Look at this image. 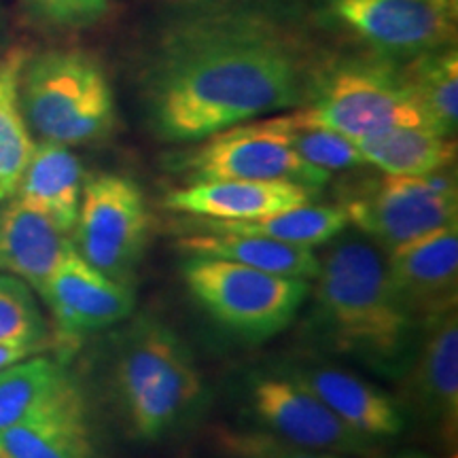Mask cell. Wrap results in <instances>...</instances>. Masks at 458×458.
<instances>
[{"instance_id": "1", "label": "cell", "mask_w": 458, "mask_h": 458, "mask_svg": "<svg viewBox=\"0 0 458 458\" xmlns=\"http://www.w3.org/2000/svg\"><path fill=\"white\" fill-rule=\"evenodd\" d=\"M329 60L312 28L278 0H179L142 45V117L159 140L199 142L303 106Z\"/></svg>"}, {"instance_id": "2", "label": "cell", "mask_w": 458, "mask_h": 458, "mask_svg": "<svg viewBox=\"0 0 458 458\" xmlns=\"http://www.w3.org/2000/svg\"><path fill=\"white\" fill-rule=\"evenodd\" d=\"M334 240L318 257L310 329L327 351L401 380L425 327L394 295L380 246L360 233Z\"/></svg>"}, {"instance_id": "3", "label": "cell", "mask_w": 458, "mask_h": 458, "mask_svg": "<svg viewBox=\"0 0 458 458\" xmlns=\"http://www.w3.org/2000/svg\"><path fill=\"white\" fill-rule=\"evenodd\" d=\"M114 386L142 439L164 437L204 394L191 351L156 317H139L119 335Z\"/></svg>"}, {"instance_id": "4", "label": "cell", "mask_w": 458, "mask_h": 458, "mask_svg": "<svg viewBox=\"0 0 458 458\" xmlns=\"http://www.w3.org/2000/svg\"><path fill=\"white\" fill-rule=\"evenodd\" d=\"M20 102L30 134L57 145L102 140L117 123L105 66L83 49H47L26 57Z\"/></svg>"}, {"instance_id": "5", "label": "cell", "mask_w": 458, "mask_h": 458, "mask_svg": "<svg viewBox=\"0 0 458 458\" xmlns=\"http://www.w3.org/2000/svg\"><path fill=\"white\" fill-rule=\"evenodd\" d=\"M295 114L354 142L391 128L427 125L403 62L369 54L331 57Z\"/></svg>"}, {"instance_id": "6", "label": "cell", "mask_w": 458, "mask_h": 458, "mask_svg": "<svg viewBox=\"0 0 458 458\" xmlns=\"http://www.w3.org/2000/svg\"><path fill=\"white\" fill-rule=\"evenodd\" d=\"M182 280L216 325L246 342L270 340L284 331L312 293L308 280L202 255H187Z\"/></svg>"}, {"instance_id": "7", "label": "cell", "mask_w": 458, "mask_h": 458, "mask_svg": "<svg viewBox=\"0 0 458 458\" xmlns=\"http://www.w3.org/2000/svg\"><path fill=\"white\" fill-rule=\"evenodd\" d=\"M317 21L365 54L410 62L452 47L458 0H318Z\"/></svg>"}, {"instance_id": "8", "label": "cell", "mask_w": 458, "mask_h": 458, "mask_svg": "<svg viewBox=\"0 0 458 458\" xmlns=\"http://www.w3.org/2000/svg\"><path fill=\"white\" fill-rule=\"evenodd\" d=\"M176 156V170L193 181H289L318 191L331 174L297 156L284 114L246 122L199 140Z\"/></svg>"}, {"instance_id": "9", "label": "cell", "mask_w": 458, "mask_h": 458, "mask_svg": "<svg viewBox=\"0 0 458 458\" xmlns=\"http://www.w3.org/2000/svg\"><path fill=\"white\" fill-rule=\"evenodd\" d=\"M148 229L151 215L142 189L128 176L96 174L83 182L72 244L91 267L130 286Z\"/></svg>"}, {"instance_id": "10", "label": "cell", "mask_w": 458, "mask_h": 458, "mask_svg": "<svg viewBox=\"0 0 458 458\" xmlns=\"http://www.w3.org/2000/svg\"><path fill=\"white\" fill-rule=\"evenodd\" d=\"M344 208L363 236L391 250L458 221L456 176L450 168L425 176L386 174Z\"/></svg>"}, {"instance_id": "11", "label": "cell", "mask_w": 458, "mask_h": 458, "mask_svg": "<svg viewBox=\"0 0 458 458\" xmlns=\"http://www.w3.org/2000/svg\"><path fill=\"white\" fill-rule=\"evenodd\" d=\"M249 399L267 431L284 442L342 456H374V439L342 422L323 401L284 374L250 377Z\"/></svg>"}, {"instance_id": "12", "label": "cell", "mask_w": 458, "mask_h": 458, "mask_svg": "<svg viewBox=\"0 0 458 458\" xmlns=\"http://www.w3.org/2000/svg\"><path fill=\"white\" fill-rule=\"evenodd\" d=\"M385 259L394 295L420 327L456 310L458 221L394 246Z\"/></svg>"}, {"instance_id": "13", "label": "cell", "mask_w": 458, "mask_h": 458, "mask_svg": "<svg viewBox=\"0 0 458 458\" xmlns=\"http://www.w3.org/2000/svg\"><path fill=\"white\" fill-rule=\"evenodd\" d=\"M41 297L68 337L113 327L130 317L136 303L131 286L105 276L74 249L47 278Z\"/></svg>"}, {"instance_id": "14", "label": "cell", "mask_w": 458, "mask_h": 458, "mask_svg": "<svg viewBox=\"0 0 458 458\" xmlns=\"http://www.w3.org/2000/svg\"><path fill=\"white\" fill-rule=\"evenodd\" d=\"M283 374L323 401L342 422L374 442L394 437L405 428V414L399 401L352 371L320 360H306L289 365Z\"/></svg>"}, {"instance_id": "15", "label": "cell", "mask_w": 458, "mask_h": 458, "mask_svg": "<svg viewBox=\"0 0 458 458\" xmlns=\"http://www.w3.org/2000/svg\"><path fill=\"white\" fill-rule=\"evenodd\" d=\"M405 399L418 414L456 431L458 420V314L452 310L425 325L414 359L401 376Z\"/></svg>"}, {"instance_id": "16", "label": "cell", "mask_w": 458, "mask_h": 458, "mask_svg": "<svg viewBox=\"0 0 458 458\" xmlns=\"http://www.w3.org/2000/svg\"><path fill=\"white\" fill-rule=\"evenodd\" d=\"M314 189L289 181H193L165 196V206L215 221H255L297 208Z\"/></svg>"}, {"instance_id": "17", "label": "cell", "mask_w": 458, "mask_h": 458, "mask_svg": "<svg viewBox=\"0 0 458 458\" xmlns=\"http://www.w3.org/2000/svg\"><path fill=\"white\" fill-rule=\"evenodd\" d=\"M74 249L72 236L17 198L0 208V272L24 280L38 291Z\"/></svg>"}, {"instance_id": "18", "label": "cell", "mask_w": 458, "mask_h": 458, "mask_svg": "<svg viewBox=\"0 0 458 458\" xmlns=\"http://www.w3.org/2000/svg\"><path fill=\"white\" fill-rule=\"evenodd\" d=\"M83 193V165L66 145L41 140L21 174L15 196L72 236Z\"/></svg>"}, {"instance_id": "19", "label": "cell", "mask_w": 458, "mask_h": 458, "mask_svg": "<svg viewBox=\"0 0 458 458\" xmlns=\"http://www.w3.org/2000/svg\"><path fill=\"white\" fill-rule=\"evenodd\" d=\"M81 399L72 376L55 359L34 354L0 369V428L21 425Z\"/></svg>"}, {"instance_id": "20", "label": "cell", "mask_w": 458, "mask_h": 458, "mask_svg": "<svg viewBox=\"0 0 458 458\" xmlns=\"http://www.w3.org/2000/svg\"><path fill=\"white\" fill-rule=\"evenodd\" d=\"M179 249L185 255L216 257V259H227L261 272L278 274V276L308 280V283L317 278L320 267L314 249L257 236L196 233V236L179 240Z\"/></svg>"}, {"instance_id": "21", "label": "cell", "mask_w": 458, "mask_h": 458, "mask_svg": "<svg viewBox=\"0 0 458 458\" xmlns=\"http://www.w3.org/2000/svg\"><path fill=\"white\" fill-rule=\"evenodd\" d=\"M0 458H96L83 399L0 428Z\"/></svg>"}, {"instance_id": "22", "label": "cell", "mask_w": 458, "mask_h": 458, "mask_svg": "<svg viewBox=\"0 0 458 458\" xmlns=\"http://www.w3.org/2000/svg\"><path fill=\"white\" fill-rule=\"evenodd\" d=\"M368 165L393 176H425L450 168L456 159V140L427 125H405L377 131L357 140Z\"/></svg>"}, {"instance_id": "23", "label": "cell", "mask_w": 458, "mask_h": 458, "mask_svg": "<svg viewBox=\"0 0 458 458\" xmlns=\"http://www.w3.org/2000/svg\"><path fill=\"white\" fill-rule=\"evenodd\" d=\"M348 213L344 206H320L303 204L284 213L263 216L255 221H215V219H193V227L199 233H236V236L270 238L278 242L314 246L327 244L331 240L346 232Z\"/></svg>"}, {"instance_id": "24", "label": "cell", "mask_w": 458, "mask_h": 458, "mask_svg": "<svg viewBox=\"0 0 458 458\" xmlns=\"http://www.w3.org/2000/svg\"><path fill=\"white\" fill-rule=\"evenodd\" d=\"M26 57L20 49L0 57V202L15 196L34 148L20 102V79Z\"/></svg>"}, {"instance_id": "25", "label": "cell", "mask_w": 458, "mask_h": 458, "mask_svg": "<svg viewBox=\"0 0 458 458\" xmlns=\"http://www.w3.org/2000/svg\"><path fill=\"white\" fill-rule=\"evenodd\" d=\"M410 88L427 125L437 134L454 136L458 125V55L444 47L403 62Z\"/></svg>"}, {"instance_id": "26", "label": "cell", "mask_w": 458, "mask_h": 458, "mask_svg": "<svg viewBox=\"0 0 458 458\" xmlns=\"http://www.w3.org/2000/svg\"><path fill=\"white\" fill-rule=\"evenodd\" d=\"M291 147L303 162L325 172H344L368 165L357 142L323 125L308 123L293 113L284 114Z\"/></svg>"}, {"instance_id": "27", "label": "cell", "mask_w": 458, "mask_h": 458, "mask_svg": "<svg viewBox=\"0 0 458 458\" xmlns=\"http://www.w3.org/2000/svg\"><path fill=\"white\" fill-rule=\"evenodd\" d=\"M43 314L24 280L0 272V344H45Z\"/></svg>"}, {"instance_id": "28", "label": "cell", "mask_w": 458, "mask_h": 458, "mask_svg": "<svg viewBox=\"0 0 458 458\" xmlns=\"http://www.w3.org/2000/svg\"><path fill=\"white\" fill-rule=\"evenodd\" d=\"M28 15L49 28H85L106 13L108 0H21Z\"/></svg>"}, {"instance_id": "29", "label": "cell", "mask_w": 458, "mask_h": 458, "mask_svg": "<svg viewBox=\"0 0 458 458\" xmlns=\"http://www.w3.org/2000/svg\"><path fill=\"white\" fill-rule=\"evenodd\" d=\"M221 444L233 458H344L334 452L306 450L272 433H223Z\"/></svg>"}, {"instance_id": "30", "label": "cell", "mask_w": 458, "mask_h": 458, "mask_svg": "<svg viewBox=\"0 0 458 458\" xmlns=\"http://www.w3.org/2000/svg\"><path fill=\"white\" fill-rule=\"evenodd\" d=\"M47 348V344H0V369L20 363L28 357H34Z\"/></svg>"}, {"instance_id": "31", "label": "cell", "mask_w": 458, "mask_h": 458, "mask_svg": "<svg viewBox=\"0 0 458 458\" xmlns=\"http://www.w3.org/2000/svg\"><path fill=\"white\" fill-rule=\"evenodd\" d=\"M399 458H425V456H420V454H408V456H399Z\"/></svg>"}, {"instance_id": "32", "label": "cell", "mask_w": 458, "mask_h": 458, "mask_svg": "<svg viewBox=\"0 0 458 458\" xmlns=\"http://www.w3.org/2000/svg\"><path fill=\"white\" fill-rule=\"evenodd\" d=\"M0 24H3V9H0Z\"/></svg>"}]
</instances>
